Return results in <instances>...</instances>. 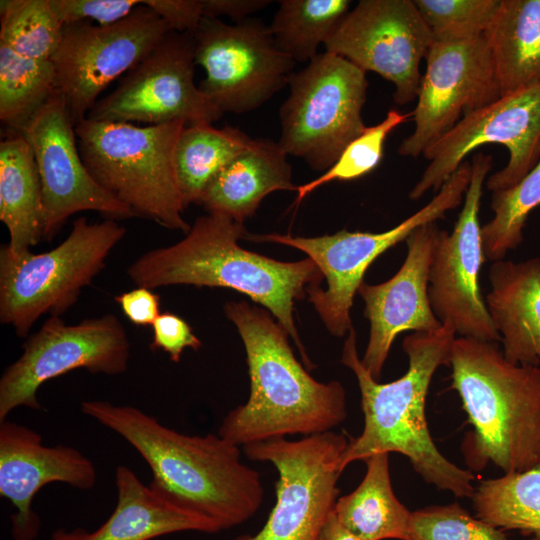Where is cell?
<instances>
[{
	"label": "cell",
	"instance_id": "52a82bcc",
	"mask_svg": "<svg viewBox=\"0 0 540 540\" xmlns=\"http://www.w3.org/2000/svg\"><path fill=\"white\" fill-rule=\"evenodd\" d=\"M126 228L117 220L89 223L77 218L68 236L55 248L15 253L0 248V321L26 337L44 314L60 316L103 270Z\"/></svg>",
	"mask_w": 540,
	"mask_h": 540
},
{
	"label": "cell",
	"instance_id": "9c48e42d",
	"mask_svg": "<svg viewBox=\"0 0 540 540\" xmlns=\"http://www.w3.org/2000/svg\"><path fill=\"white\" fill-rule=\"evenodd\" d=\"M470 178L471 164L464 161L429 203L397 226L381 233L341 230L319 237L248 234L245 239L294 247L316 263L326 278L327 289L323 290L319 285L308 287V300L328 331L333 336L341 337L353 327L350 310L369 266L386 250L406 240L416 228L436 222L447 211L460 205Z\"/></svg>",
	"mask_w": 540,
	"mask_h": 540
},
{
	"label": "cell",
	"instance_id": "ab89813d",
	"mask_svg": "<svg viewBox=\"0 0 540 540\" xmlns=\"http://www.w3.org/2000/svg\"><path fill=\"white\" fill-rule=\"evenodd\" d=\"M126 318L136 326H152L160 313V296L146 287H136L115 296Z\"/></svg>",
	"mask_w": 540,
	"mask_h": 540
},
{
	"label": "cell",
	"instance_id": "f35d334b",
	"mask_svg": "<svg viewBox=\"0 0 540 540\" xmlns=\"http://www.w3.org/2000/svg\"><path fill=\"white\" fill-rule=\"evenodd\" d=\"M171 31L193 34L203 18L202 0H143Z\"/></svg>",
	"mask_w": 540,
	"mask_h": 540
},
{
	"label": "cell",
	"instance_id": "9a60e30c",
	"mask_svg": "<svg viewBox=\"0 0 540 540\" xmlns=\"http://www.w3.org/2000/svg\"><path fill=\"white\" fill-rule=\"evenodd\" d=\"M192 34L169 31L87 118L96 121L159 125L182 120L211 124L223 113L194 83Z\"/></svg>",
	"mask_w": 540,
	"mask_h": 540
},
{
	"label": "cell",
	"instance_id": "83f0119b",
	"mask_svg": "<svg viewBox=\"0 0 540 540\" xmlns=\"http://www.w3.org/2000/svg\"><path fill=\"white\" fill-rule=\"evenodd\" d=\"M243 131L226 125H186L174 149V169L185 208L200 205L211 180L252 143Z\"/></svg>",
	"mask_w": 540,
	"mask_h": 540
},
{
	"label": "cell",
	"instance_id": "2e32d148",
	"mask_svg": "<svg viewBox=\"0 0 540 540\" xmlns=\"http://www.w3.org/2000/svg\"><path fill=\"white\" fill-rule=\"evenodd\" d=\"M433 41L414 1L361 0L342 18L324 46L327 52L392 82L394 101L405 105L418 96L420 62Z\"/></svg>",
	"mask_w": 540,
	"mask_h": 540
},
{
	"label": "cell",
	"instance_id": "60d3db41",
	"mask_svg": "<svg viewBox=\"0 0 540 540\" xmlns=\"http://www.w3.org/2000/svg\"><path fill=\"white\" fill-rule=\"evenodd\" d=\"M270 3L271 1L268 0H202L203 17L226 16L241 23L248 19L250 14L263 9Z\"/></svg>",
	"mask_w": 540,
	"mask_h": 540
},
{
	"label": "cell",
	"instance_id": "d6a6232c",
	"mask_svg": "<svg viewBox=\"0 0 540 540\" xmlns=\"http://www.w3.org/2000/svg\"><path fill=\"white\" fill-rule=\"evenodd\" d=\"M540 205V160L518 183L492 193L494 217L481 228L486 260H503L509 250L523 240L529 214Z\"/></svg>",
	"mask_w": 540,
	"mask_h": 540
},
{
	"label": "cell",
	"instance_id": "8992f818",
	"mask_svg": "<svg viewBox=\"0 0 540 540\" xmlns=\"http://www.w3.org/2000/svg\"><path fill=\"white\" fill-rule=\"evenodd\" d=\"M182 120L138 126L85 118L75 126L82 160L94 180L135 215L187 233L174 169Z\"/></svg>",
	"mask_w": 540,
	"mask_h": 540
},
{
	"label": "cell",
	"instance_id": "6da1fadb",
	"mask_svg": "<svg viewBox=\"0 0 540 540\" xmlns=\"http://www.w3.org/2000/svg\"><path fill=\"white\" fill-rule=\"evenodd\" d=\"M81 410L137 450L157 494L219 531L248 521L262 506L260 474L242 462L240 446L218 433L186 435L136 407L103 400L83 401Z\"/></svg>",
	"mask_w": 540,
	"mask_h": 540
},
{
	"label": "cell",
	"instance_id": "7a4b0ae2",
	"mask_svg": "<svg viewBox=\"0 0 540 540\" xmlns=\"http://www.w3.org/2000/svg\"><path fill=\"white\" fill-rule=\"evenodd\" d=\"M248 235L243 222L222 213L195 219L180 241L149 250L126 270L137 287L154 290L173 285L225 287L247 295L277 319L299 350L306 368L315 366L307 355L294 322V303L324 277L309 257L282 262L243 249L238 240Z\"/></svg>",
	"mask_w": 540,
	"mask_h": 540
},
{
	"label": "cell",
	"instance_id": "3957f363",
	"mask_svg": "<svg viewBox=\"0 0 540 540\" xmlns=\"http://www.w3.org/2000/svg\"><path fill=\"white\" fill-rule=\"evenodd\" d=\"M455 330L442 324L436 330L415 332L405 337L403 350L409 367L397 380L380 383L364 367L358 356L356 333L352 327L345 340L341 362L356 376L361 393L364 427L349 440L340 467L377 453L398 452L406 456L414 470L428 483L457 497H472L475 475L445 458L429 433L425 401L432 377L440 366L451 365Z\"/></svg>",
	"mask_w": 540,
	"mask_h": 540
},
{
	"label": "cell",
	"instance_id": "8fae6325",
	"mask_svg": "<svg viewBox=\"0 0 540 540\" xmlns=\"http://www.w3.org/2000/svg\"><path fill=\"white\" fill-rule=\"evenodd\" d=\"M130 359L125 327L114 314L66 324L50 316L23 344L22 354L0 378V422L19 407L38 410L37 393L47 381L77 369L93 374L124 373Z\"/></svg>",
	"mask_w": 540,
	"mask_h": 540
},
{
	"label": "cell",
	"instance_id": "7402d4cb",
	"mask_svg": "<svg viewBox=\"0 0 540 540\" xmlns=\"http://www.w3.org/2000/svg\"><path fill=\"white\" fill-rule=\"evenodd\" d=\"M115 485L116 506L102 525L91 532L58 529L49 540H152L183 531L219 532L209 520L166 501L127 466L116 468Z\"/></svg>",
	"mask_w": 540,
	"mask_h": 540
},
{
	"label": "cell",
	"instance_id": "f546056e",
	"mask_svg": "<svg viewBox=\"0 0 540 540\" xmlns=\"http://www.w3.org/2000/svg\"><path fill=\"white\" fill-rule=\"evenodd\" d=\"M348 0H281L269 26L278 48L294 61H311L348 13Z\"/></svg>",
	"mask_w": 540,
	"mask_h": 540
},
{
	"label": "cell",
	"instance_id": "8d00e7d4",
	"mask_svg": "<svg viewBox=\"0 0 540 540\" xmlns=\"http://www.w3.org/2000/svg\"><path fill=\"white\" fill-rule=\"evenodd\" d=\"M64 24L89 21L97 25H110L128 17L142 0H49Z\"/></svg>",
	"mask_w": 540,
	"mask_h": 540
},
{
	"label": "cell",
	"instance_id": "74e56055",
	"mask_svg": "<svg viewBox=\"0 0 540 540\" xmlns=\"http://www.w3.org/2000/svg\"><path fill=\"white\" fill-rule=\"evenodd\" d=\"M151 327V349L166 352L175 363L181 360L186 348L197 351L202 346L201 340L193 333L190 325L174 313H161Z\"/></svg>",
	"mask_w": 540,
	"mask_h": 540
},
{
	"label": "cell",
	"instance_id": "7c38bea8",
	"mask_svg": "<svg viewBox=\"0 0 540 540\" xmlns=\"http://www.w3.org/2000/svg\"><path fill=\"white\" fill-rule=\"evenodd\" d=\"M491 143L505 146L509 161L488 177V190L512 187L536 166L540 160V85L503 95L462 117L423 152L430 164L409 198L418 200L430 190L438 191L469 153Z\"/></svg>",
	"mask_w": 540,
	"mask_h": 540
},
{
	"label": "cell",
	"instance_id": "4316f807",
	"mask_svg": "<svg viewBox=\"0 0 540 540\" xmlns=\"http://www.w3.org/2000/svg\"><path fill=\"white\" fill-rule=\"evenodd\" d=\"M364 461L365 476L354 491L337 499L336 518L360 540H406L412 512L393 492L389 453H377Z\"/></svg>",
	"mask_w": 540,
	"mask_h": 540
},
{
	"label": "cell",
	"instance_id": "d4e9b609",
	"mask_svg": "<svg viewBox=\"0 0 540 540\" xmlns=\"http://www.w3.org/2000/svg\"><path fill=\"white\" fill-rule=\"evenodd\" d=\"M484 36L501 96L540 85V0H500Z\"/></svg>",
	"mask_w": 540,
	"mask_h": 540
},
{
	"label": "cell",
	"instance_id": "836d02e7",
	"mask_svg": "<svg viewBox=\"0 0 540 540\" xmlns=\"http://www.w3.org/2000/svg\"><path fill=\"white\" fill-rule=\"evenodd\" d=\"M412 113L391 109L377 125L366 129L343 150L336 162L318 178L297 187L295 203L301 202L318 187L332 181H351L373 171L383 158L387 136Z\"/></svg>",
	"mask_w": 540,
	"mask_h": 540
},
{
	"label": "cell",
	"instance_id": "e575fe53",
	"mask_svg": "<svg viewBox=\"0 0 540 540\" xmlns=\"http://www.w3.org/2000/svg\"><path fill=\"white\" fill-rule=\"evenodd\" d=\"M433 40L452 42L483 35L500 0H414Z\"/></svg>",
	"mask_w": 540,
	"mask_h": 540
},
{
	"label": "cell",
	"instance_id": "603a6c76",
	"mask_svg": "<svg viewBox=\"0 0 540 540\" xmlns=\"http://www.w3.org/2000/svg\"><path fill=\"white\" fill-rule=\"evenodd\" d=\"M489 280L491 291L485 302L505 359L540 366V258L495 261Z\"/></svg>",
	"mask_w": 540,
	"mask_h": 540
},
{
	"label": "cell",
	"instance_id": "d590c367",
	"mask_svg": "<svg viewBox=\"0 0 540 540\" xmlns=\"http://www.w3.org/2000/svg\"><path fill=\"white\" fill-rule=\"evenodd\" d=\"M406 540H509L503 532L472 517L457 503L430 506L411 514Z\"/></svg>",
	"mask_w": 540,
	"mask_h": 540
},
{
	"label": "cell",
	"instance_id": "484cf974",
	"mask_svg": "<svg viewBox=\"0 0 540 540\" xmlns=\"http://www.w3.org/2000/svg\"><path fill=\"white\" fill-rule=\"evenodd\" d=\"M0 220L8 248L30 251L43 238V194L31 145L18 132L0 143Z\"/></svg>",
	"mask_w": 540,
	"mask_h": 540
},
{
	"label": "cell",
	"instance_id": "44dd1931",
	"mask_svg": "<svg viewBox=\"0 0 540 540\" xmlns=\"http://www.w3.org/2000/svg\"><path fill=\"white\" fill-rule=\"evenodd\" d=\"M92 461L74 447L46 446L41 435L24 425L0 422V496L16 508L11 515L14 540H34L41 520L32 502L41 488L59 482L79 490L96 483Z\"/></svg>",
	"mask_w": 540,
	"mask_h": 540
},
{
	"label": "cell",
	"instance_id": "277c9868",
	"mask_svg": "<svg viewBox=\"0 0 540 540\" xmlns=\"http://www.w3.org/2000/svg\"><path fill=\"white\" fill-rule=\"evenodd\" d=\"M224 311L245 347L250 395L224 417L218 429L221 437L243 447L332 431L346 419L342 384L315 380L295 358L288 333L268 311L245 301L227 302Z\"/></svg>",
	"mask_w": 540,
	"mask_h": 540
},
{
	"label": "cell",
	"instance_id": "5b68a950",
	"mask_svg": "<svg viewBox=\"0 0 540 540\" xmlns=\"http://www.w3.org/2000/svg\"><path fill=\"white\" fill-rule=\"evenodd\" d=\"M452 388L473 431L462 452L473 471L492 462L505 473L540 466V366L507 361L497 342L456 338Z\"/></svg>",
	"mask_w": 540,
	"mask_h": 540
},
{
	"label": "cell",
	"instance_id": "d6986e66",
	"mask_svg": "<svg viewBox=\"0 0 540 540\" xmlns=\"http://www.w3.org/2000/svg\"><path fill=\"white\" fill-rule=\"evenodd\" d=\"M32 147L43 194V238L51 240L68 218L96 211L119 220L135 217L103 189L86 168L77 144L75 125L63 95L56 90L18 132Z\"/></svg>",
	"mask_w": 540,
	"mask_h": 540
},
{
	"label": "cell",
	"instance_id": "ba28073f",
	"mask_svg": "<svg viewBox=\"0 0 540 540\" xmlns=\"http://www.w3.org/2000/svg\"><path fill=\"white\" fill-rule=\"evenodd\" d=\"M365 71L347 59L324 52L289 78L290 95L279 112L278 144L314 170L329 169L343 150L366 129L362 108Z\"/></svg>",
	"mask_w": 540,
	"mask_h": 540
},
{
	"label": "cell",
	"instance_id": "4fadbf2b",
	"mask_svg": "<svg viewBox=\"0 0 540 540\" xmlns=\"http://www.w3.org/2000/svg\"><path fill=\"white\" fill-rule=\"evenodd\" d=\"M192 36L206 73L199 89L223 114L254 110L289 82L295 61L259 19L229 25L203 17Z\"/></svg>",
	"mask_w": 540,
	"mask_h": 540
},
{
	"label": "cell",
	"instance_id": "ac0fdd59",
	"mask_svg": "<svg viewBox=\"0 0 540 540\" xmlns=\"http://www.w3.org/2000/svg\"><path fill=\"white\" fill-rule=\"evenodd\" d=\"M415 127L398 148L401 156L418 157L465 115L501 97L487 40L483 35L460 41H433L426 54Z\"/></svg>",
	"mask_w": 540,
	"mask_h": 540
},
{
	"label": "cell",
	"instance_id": "1f68e13d",
	"mask_svg": "<svg viewBox=\"0 0 540 540\" xmlns=\"http://www.w3.org/2000/svg\"><path fill=\"white\" fill-rule=\"evenodd\" d=\"M0 15V43L25 58L51 61L64 24L49 0H1Z\"/></svg>",
	"mask_w": 540,
	"mask_h": 540
},
{
	"label": "cell",
	"instance_id": "e0dca14e",
	"mask_svg": "<svg viewBox=\"0 0 540 540\" xmlns=\"http://www.w3.org/2000/svg\"><path fill=\"white\" fill-rule=\"evenodd\" d=\"M491 167V155L473 156L463 208L452 232L440 233L429 271L428 296L441 324L451 325L461 337L498 342L500 334L480 289V271L486 258L479 210L483 184Z\"/></svg>",
	"mask_w": 540,
	"mask_h": 540
},
{
	"label": "cell",
	"instance_id": "f1b7e54d",
	"mask_svg": "<svg viewBox=\"0 0 540 540\" xmlns=\"http://www.w3.org/2000/svg\"><path fill=\"white\" fill-rule=\"evenodd\" d=\"M471 498L477 518L540 540V466L482 481Z\"/></svg>",
	"mask_w": 540,
	"mask_h": 540
},
{
	"label": "cell",
	"instance_id": "5bb4252c",
	"mask_svg": "<svg viewBox=\"0 0 540 540\" xmlns=\"http://www.w3.org/2000/svg\"><path fill=\"white\" fill-rule=\"evenodd\" d=\"M169 31L168 24L143 3L114 24L78 21L64 25L51 62L56 89L74 125L87 118L107 86L133 69Z\"/></svg>",
	"mask_w": 540,
	"mask_h": 540
},
{
	"label": "cell",
	"instance_id": "ffe728a7",
	"mask_svg": "<svg viewBox=\"0 0 540 540\" xmlns=\"http://www.w3.org/2000/svg\"><path fill=\"white\" fill-rule=\"evenodd\" d=\"M441 230L436 222L416 228L406 239L407 256L389 280L358 288L370 322L369 341L361 359L375 380H379L396 336L404 331L429 332L442 326L432 311L429 271Z\"/></svg>",
	"mask_w": 540,
	"mask_h": 540
},
{
	"label": "cell",
	"instance_id": "cb8c5ba5",
	"mask_svg": "<svg viewBox=\"0 0 540 540\" xmlns=\"http://www.w3.org/2000/svg\"><path fill=\"white\" fill-rule=\"evenodd\" d=\"M286 152L278 142L253 139L251 145L225 166L208 184L200 205L208 213L237 221L252 216L261 201L277 190L296 191Z\"/></svg>",
	"mask_w": 540,
	"mask_h": 540
},
{
	"label": "cell",
	"instance_id": "30bf717a",
	"mask_svg": "<svg viewBox=\"0 0 540 540\" xmlns=\"http://www.w3.org/2000/svg\"><path fill=\"white\" fill-rule=\"evenodd\" d=\"M348 443L344 434L327 431L243 446L248 459L276 468V503L257 533L234 540H319L338 499L340 462Z\"/></svg>",
	"mask_w": 540,
	"mask_h": 540
},
{
	"label": "cell",
	"instance_id": "4dcf8cb0",
	"mask_svg": "<svg viewBox=\"0 0 540 540\" xmlns=\"http://www.w3.org/2000/svg\"><path fill=\"white\" fill-rule=\"evenodd\" d=\"M51 61L25 58L0 43V119L19 132L56 91Z\"/></svg>",
	"mask_w": 540,
	"mask_h": 540
},
{
	"label": "cell",
	"instance_id": "b9f144b4",
	"mask_svg": "<svg viewBox=\"0 0 540 540\" xmlns=\"http://www.w3.org/2000/svg\"><path fill=\"white\" fill-rule=\"evenodd\" d=\"M319 540H360L346 529L332 512L320 534Z\"/></svg>",
	"mask_w": 540,
	"mask_h": 540
}]
</instances>
